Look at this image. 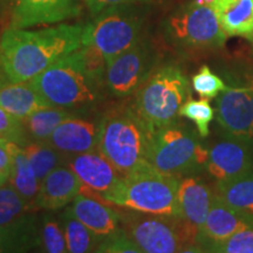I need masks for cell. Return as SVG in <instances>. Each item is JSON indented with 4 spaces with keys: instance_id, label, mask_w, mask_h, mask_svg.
Wrapping results in <instances>:
<instances>
[{
    "instance_id": "f1b7e54d",
    "label": "cell",
    "mask_w": 253,
    "mask_h": 253,
    "mask_svg": "<svg viewBox=\"0 0 253 253\" xmlns=\"http://www.w3.org/2000/svg\"><path fill=\"white\" fill-rule=\"evenodd\" d=\"M209 101L210 100H194L190 97L178 113L179 118H185L194 123L202 138H207L210 134V123L216 118V112Z\"/></svg>"
},
{
    "instance_id": "83f0119b",
    "label": "cell",
    "mask_w": 253,
    "mask_h": 253,
    "mask_svg": "<svg viewBox=\"0 0 253 253\" xmlns=\"http://www.w3.org/2000/svg\"><path fill=\"white\" fill-rule=\"evenodd\" d=\"M36 210L12 185L0 186V227H6Z\"/></svg>"
},
{
    "instance_id": "603a6c76",
    "label": "cell",
    "mask_w": 253,
    "mask_h": 253,
    "mask_svg": "<svg viewBox=\"0 0 253 253\" xmlns=\"http://www.w3.org/2000/svg\"><path fill=\"white\" fill-rule=\"evenodd\" d=\"M77 115L74 110L50 106L39 109L24 120V126L31 141H48L60 123Z\"/></svg>"
},
{
    "instance_id": "7c38bea8",
    "label": "cell",
    "mask_w": 253,
    "mask_h": 253,
    "mask_svg": "<svg viewBox=\"0 0 253 253\" xmlns=\"http://www.w3.org/2000/svg\"><path fill=\"white\" fill-rule=\"evenodd\" d=\"M84 0H14L11 5V25L28 28L71 20L82 12Z\"/></svg>"
},
{
    "instance_id": "44dd1931",
    "label": "cell",
    "mask_w": 253,
    "mask_h": 253,
    "mask_svg": "<svg viewBox=\"0 0 253 253\" xmlns=\"http://www.w3.org/2000/svg\"><path fill=\"white\" fill-rule=\"evenodd\" d=\"M30 82H8L0 87V108L24 120L37 110L50 107Z\"/></svg>"
},
{
    "instance_id": "ffe728a7",
    "label": "cell",
    "mask_w": 253,
    "mask_h": 253,
    "mask_svg": "<svg viewBox=\"0 0 253 253\" xmlns=\"http://www.w3.org/2000/svg\"><path fill=\"white\" fill-rule=\"evenodd\" d=\"M227 37L253 42V0H207Z\"/></svg>"
},
{
    "instance_id": "60d3db41",
    "label": "cell",
    "mask_w": 253,
    "mask_h": 253,
    "mask_svg": "<svg viewBox=\"0 0 253 253\" xmlns=\"http://www.w3.org/2000/svg\"><path fill=\"white\" fill-rule=\"evenodd\" d=\"M4 1H5V2H8L9 5H12V4H13V2H14V0H4Z\"/></svg>"
},
{
    "instance_id": "484cf974",
    "label": "cell",
    "mask_w": 253,
    "mask_h": 253,
    "mask_svg": "<svg viewBox=\"0 0 253 253\" xmlns=\"http://www.w3.org/2000/svg\"><path fill=\"white\" fill-rule=\"evenodd\" d=\"M62 219L63 225H65L68 252L86 253L96 251L100 239L82 221L74 216L71 208L66 209Z\"/></svg>"
},
{
    "instance_id": "2e32d148",
    "label": "cell",
    "mask_w": 253,
    "mask_h": 253,
    "mask_svg": "<svg viewBox=\"0 0 253 253\" xmlns=\"http://www.w3.org/2000/svg\"><path fill=\"white\" fill-rule=\"evenodd\" d=\"M47 142L66 158L96 150L99 123L74 115L60 123Z\"/></svg>"
},
{
    "instance_id": "d6986e66",
    "label": "cell",
    "mask_w": 253,
    "mask_h": 253,
    "mask_svg": "<svg viewBox=\"0 0 253 253\" xmlns=\"http://www.w3.org/2000/svg\"><path fill=\"white\" fill-rule=\"evenodd\" d=\"M71 210L100 240L123 229L120 214L108 203L96 198L79 194L73 201Z\"/></svg>"
},
{
    "instance_id": "5b68a950",
    "label": "cell",
    "mask_w": 253,
    "mask_h": 253,
    "mask_svg": "<svg viewBox=\"0 0 253 253\" xmlns=\"http://www.w3.org/2000/svg\"><path fill=\"white\" fill-rule=\"evenodd\" d=\"M191 97L189 79L177 63H160L136 90L132 107L151 131L179 120V109Z\"/></svg>"
},
{
    "instance_id": "1f68e13d",
    "label": "cell",
    "mask_w": 253,
    "mask_h": 253,
    "mask_svg": "<svg viewBox=\"0 0 253 253\" xmlns=\"http://www.w3.org/2000/svg\"><path fill=\"white\" fill-rule=\"evenodd\" d=\"M0 138L14 142L24 147L31 140L28 138L23 120L0 108Z\"/></svg>"
},
{
    "instance_id": "cb8c5ba5",
    "label": "cell",
    "mask_w": 253,
    "mask_h": 253,
    "mask_svg": "<svg viewBox=\"0 0 253 253\" xmlns=\"http://www.w3.org/2000/svg\"><path fill=\"white\" fill-rule=\"evenodd\" d=\"M214 194L238 211L253 216V170L231 181L216 183Z\"/></svg>"
},
{
    "instance_id": "9c48e42d",
    "label": "cell",
    "mask_w": 253,
    "mask_h": 253,
    "mask_svg": "<svg viewBox=\"0 0 253 253\" xmlns=\"http://www.w3.org/2000/svg\"><path fill=\"white\" fill-rule=\"evenodd\" d=\"M122 220L126 236L142 253L202 252L196 235L183 218L132 211Z\"/></svg>"
},
{
    "instance_id": "836d02e7",
    "label": "cell",
    "mask_w": 253,
    "mask_h": 253,
    "mask_svg": "<svg viewBox=\"0 0 253 253\" xmlns=\"http://www.w3.org/2000/svg\"><path fill=\"white\" fill-rule=\"evenodd\" d=\"M101 253H142L132 240L126 236L125 230L101 239L96 251Z\"/></svg>"
},
{
    "instance_id": "8992f818",
    "label": "cell",
    "mask_w": 253,
    "mask_h": 253,
    "mask_svg": "<svg viewBox=\"0 0 253 253\" xmlns=\"http://www.w3.org/2000/svg\"><path fill=\"white\" fill-rule=\"evenodd\" d=\"M151 2H126L106 8L84 26L82 45H93L107 66L147 33Z\"/></svg>"
},
{
    "instance_id": "30bf717a",
    "label": "cell",
    "mask_w": 253,
    "mask_h": 253,
    "mask_svg": "<svg viewBox=\"0 0 253 253\" xmlns=\"http://www.w3.org/2000/svg\"><path fill=\"white\" fill-rule=\"evenodd\" d=\"M158 65L160 52L147 32L107 66V90L120 99L131 96Z\"/></svg>"
},
{
    "instance_id": "e0dca14e",
    "label": "cell",
    "mask_w": 253,
    "mask_h": 253,
    "mask_svg": "<svg viewBox=\"0 0 253 253\" xmlns=\"http://www.w3.org/2000/svg\"><path fill=\"white\" fill-rule=\"evenodd\" d=\"M214 197L212 189L195 175L182 177L178 189V202L182 218L194 231L196 244L210 211Z\"/></svg>"
},
{
    "instance_id": "8d00e7d4",
    "label": "cell",
    "mask_w": 253,
    "mask_h": 253,
    "mask_svg": "<svg viewBox=\"0 0 253 253\" xmlns=\"http://www.w3.org/2000/svg\"><path fill=\"white\" fill-rule=\"evenodd\" d=\"M6 141L4 138H0V173L4 175L8 179L9 173H11V156L6 147Z\"/></svg>"
},
{
    "instance_id": "d6a6232c",
    "label": "cell",
    "mask_w": 253,
    "mask_h": 253,
    "mask_svg": "<svg viewBox=\"0 0 253 253\" xmlns=\"http://www.w3.org/2000/svg\"><path fill=\"white\" fill-rule=\"evenodd\" d=\"M207 252L253 253V227L239 231L224 242L209 248Z\"/></svg>"
},
{
    "instance_id": "f546056e",
    "label": "cell",
    "mask_w": 253,
    "mask_h": 253,
    "mask_svg": "<svg viewBox=\"0 0 253 253\" xmlns=\"http://www.w3.org/2000/svg\"><path fill=\"white\" fill-rule=\"evenodd\" d=\"M191 86L202 99L213 100L227 87L223 79L211 71L208 65L201 66L191 79Z\"/></svg>"
},
{
    "instance_id": "4dcf8cb0",
    "label": "cell",
    "mask_w": 253,
    "mask_h": 253,
    "mask_svg": "<svg viewBox=\"0 0 253 253\" xmlns=\"http://www.w3.org/2000/svg\"><path fill=\"white\" fill-rule=\"evenodd\" d=\"M80 52L88 74L107 89V61L102 53L93 45H82Z\"/></svg>"
},
{
    "instance_id": "7a4b0ae2",
    "label": "cell",
    "mask_w": 253,
    "mask_h": 253,
    "mask_svg": "<svg viewBox=\"0 0 253 253\" xmlns=\"http://www.w3.org/2000/svg\"><path fill=\"white\" fill-rule=\"evenodd\" d=\"M151 132L132 104H120L100 119L97 150L120 175H129L149 166L147 153Z\"/></svg>"
},
{
    "instance_id": "e575fe53",
    "label": "cell",
    "mask_w": 253,
    "mask_h": 253,
    "mask_svg": "<svg viewBox=\"0 0 253 253\" xmlns=\"http://www.w3.org/2000/svg\"><path fill=\"white\" fill-rule=\"evenodd\" d=\"M84 2L89 13L94 17L112 6L126 4V2H153V0H84Z\"/></svg>"
},
{
    "instance_id": "ac0fdd59",
    "label": "cell",
    "mask_w": 253,
    "mask_h": 253,
    "mask_svg": "<svg viewBox=\"0 0 253 253\" xmlns=\"http://www.w3.org/2000/svg\"><path fill=\"white\" fill-rule=\"evenodd\" d=\"M81 182L66 166H60L49 172L42 182L36 198L37 209L56 211L65 208L80 194Z\"/></svg>"
},
{
    "instance_id": "ab89813d",
    "label": "cell",
    "mask_w": 253,
    "mask_h": 253,
    "mask_svg": "<svg viewBox=\"0 0 253 253\" xmlns=\"http://www.w3.org/2000/svg\"><path fill=\"white\" fill-rule=\"evenodd\" d=\"M2 4H5L4 0H0V15H1V7H2Z\"/></svg>"
},
{
    "instance_id": "4fadbf2b",
    "label": "cell",
    "mask_w": 253,
    "mask_h": 253,
    "mask_svg": "<svg viewBox=\"0 0 253 253\" xmlns=\"http://www.w3.org/2000/svg\"><path fill=\"white\" fill-rule=\"evenodd\" d=\"M253 170V147L225 136L209 150L205 171L216 183L235 179Z\"/></svg>"
},
{
    "instance_id": "d4e9b609",
    "label": "cell",
    "mask_w": 253,
    "mask_h": 253,
    "mask_svg": "<svg viewBox=\"0 0 253 253\" xmlns=\"http://www.w3.org/2000/svg\"><path fill=\"white\" fill-rule=\"evenodd\" d=\"M23 149L40 183L49 172L65 164L66 157L47 141H30L24 145Z\"/></svg>"
},
{
    "instance_id": "f35d334b",
    "label": "cell",
    "mask_w": 253,
    "mask_h": 253,
    "mask_svg": "<svg viewBox=\"0 0 253 253\" xmlns=\"http://www.w3.org/2000/svg\"><path fill=\"white\" fill-rule=\"evenodd\" d=\"M6 181H8V179L6 178V177H5L4 175H1V173H0V186L4 185V183H5Z\"/></svg>"
},
{
    "instance_id": "277c9868",
    "label": "cell",
    "mask_w": 253,
    "mask_h": 253,
    "mask_svg": "<svg viewBox=\"0 0 253 253\" xmlns=\"http://www.w3.org/2000/svg\"><path fill=\"white\" fill-rule=\"evenodd\" d=\"M160 32L167 45L183 54L221 48L229 38L207 0L177 6L161 21Z\"/></svg>"
},
{
    "instance_id": "4316f807",
    "label": "cell",
    "mask_w": 253,
    "mask_h": 253,
    "mask_svg": "<svg viewBox=\"0 0 253 253\" xmlns=\"http://www.w3.org/2000/svg\"><path fill=\"white\" fill-rule=\"evenodd\" d=\"M40 240L41 251L48 253L68 252L62 216H56L52 210H47V212L42 214L40 220Z\"/></svg>"
},
{
    "instance_id": "6da1fadb",
    "label": "cell",
    "mask_w": 253,
    "mask_h": 253,
    "mask_svg": "<svg viewBox=\"0 0 253 253\" xmlns=\"http://www.w3.org/2000/svg\"><path fill=\"white\" fill-rule=\"evenodd\" d=\"M81 25L27 31L9 26L0 37V68L9 82H27L82 47Z\"/></svg>"
},
{
    "instance_id": "5bb4252c",
    "label": "cell",
    "mask_w": 253,
    "mask_h": 253,
    "mask_svg": "<svg viewBox=\"0 0 253 253\" xmlns=\"http://www.w3.org/2000/svg\"><path fill=\"white\" fill-rule=\"evenodd\" d=\"M63 166L68 167L80 179V194L89 191L102 202H106L102 195L115 186L121 178L115 167L97 149L67 157Z\"/></svg>"
},
{
    "instance_id": "8fae6325",
    "label": "cell",
    "mask_w": 253,
    "mask_h": 253,
    "mask_svg": "<svg viewBox=\"0 0 253 253\" xmlns=\"http://www.w3.org/2000/svg\"><path fill=\"white\" fill-rule=\"evenodd\" d=\"M226 77L230 84L216 97V120L224 135L253 147V91Z\"/></svg>"
},
{
    "instance_id": "74e56055",
    "label": "cell",
    "mask_w": 253,
    "mask_h": 253,
    "mask_svg": "<svg viewBox=\"0 0 253 253\" xmlns=\"http://www.w3.org/2000/svg\"><path fill=\"white\" fill-rule=\"evenodd\" d=\"M245 82H246V86H249L253 91V66L246 69Z\"/></svg>"
},
{
    "instance_id": "ba28073f",
    "label": "cell",
    "mask_w": 253,
    "mask_h": 253,
    "mask_svg": "<svg viewBox=\"0 0 253 253\" xmlns=\"http://www.w3.org/2000/svg\"><path fill=\"white\" fill-rule=\"evenodd\" d=\"M201 138L198 131L179 120L158 128L150 135L148 162L158 171L181 178L205 171L210 149Z\"/></svg>"
},
{
    "instance_id": "3957f363",
    "label": "cell",
    "mask_w": 253,
    "mask_h": 253,
    "mask_svg": "<svg viewBox=\"0 0 253 253\" xmlns=\"http://www.w3.org/2000/svg\"><path fill=\"white\" fill-rule=\"evenodd\" d=\"M179 183L181 177L167 175L149 164L121 176L102 198L107 203L137 212L182 218L178 202Z\"/></svg>"
},
{
    "instance_id": "52a82bcc",
    "label": "cell",
    "mask_w": 253,
    "mask_h": 253,
    "mask_svg": "<svg viewBox=\"0 0 253 253\" xmlns=\"http://www.w3.org/2000/svg\"><path fill=\"white\" fill-rule=\"evenodd\" d=\"M28 82L52 106L71 110L100 102L106 89L87 73L80 49L59 59Z\"/></svg>"
},
{
    "instance_id": "d590c367",
    "label": "cell",
    "mask_w": 253,
    "mask_h": 253,
    "mask_svg": "<svg viewBox=\"0 0 253 253\" xmlns=\"http://www.w3.org/2000/svg\"><path fill=\"white\" fill-rule=\"evenodd\" d=\"M0 252H21L18 237L9 227H0Z\"/></svg>"
},
{
    "instance_id": "7402d4cb",
    "label": "cell",
    "mask_w": 253,
    "mask_h": 253,
    "mask_svg": "<svg viewBox=\"0 0 253 253\" xmlns=\"http://www.w3.org/2000/svg\"><path fill=\"white\" fill-rule=\"evenodd\" d=\"M6 147L12 162L11 173L8 177L9 185L13 186L28 203L36 207L34 202L40 189V182L36 171L25 154L23 147L11 141H6Z\"/></svg>"
},
{
    "instance_id": "9a60e30c",
    "label": "cell",
    "mask_w": 253,
    "mask_h": 253,
    "mask_svg": "<svg viewBox=\"0 0 253 253\" xmlns=\"http://www.w3.org/2000/svg\"><path fill=\"white\" fill-rule=\"evenodd\" d=\"M253 227V216L238 211L214 194L207 220L197 238L202 252L224 242L239 231Z\"/></svg>"
}]
</instances>
